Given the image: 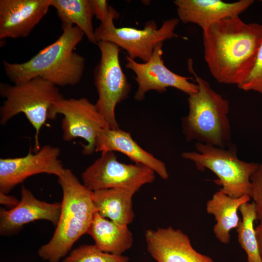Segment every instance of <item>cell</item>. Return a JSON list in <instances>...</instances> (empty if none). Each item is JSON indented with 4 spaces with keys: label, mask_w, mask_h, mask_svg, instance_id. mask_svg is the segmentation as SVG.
Returning <instances> with one entry per match:
<instances>
[{
    "label": "cell",
    "mask_w": 262,
    "mask_h": 262,
    "mask_svg": "<svg viewBox=\"0 0 262 262\" xmlns=\"http://www.w3.org/2000/svg\"><path fill=\"white\" fill-rule=\"evenodd\" d=\"M62 25L78 27L88 40L97 44L93 28L94 16L90 0H50Z\"/></svg>",
    "instance_id": "21"
},
{
    "label": "cell",
    "mask_w": 262,
    "mask_h": 262,
    "mask_svg": "<svg viewBox=\"0 0 262 262\" xmlns=\"http://www.w3.org/2000/svg\"><path fill=\"white\" fill-rule=\"evenodd\" d=\"M155 172L141 164H126L117 160L113 151L101 156L82 173L83 184L89 190L124 188L138 191L144 185L152 182Z\"/></svg>",
    "instance_id": "10"
},
{
    "label": "cell",
    "mask_w": 262,
    "mask_h": 262,
    "mask_svg": "<svg viewBox=\"0 0 262 262\" xmlns=\"http://www.w3.org/2000/svg\"><path fill=\"white\" fill-rule=\"evenodd\" d=\"M242 220L236 229L238 241L247 256V262H262L259 253L254 222L257 220V213L254 202H246L239 209Z\"/></svg>",
    "instance_id": "22"
},
{
    "label": "cell",
    "mask_w": 262,
    "mask_h": 262,
    "mask_svg": "<svg viewBox=\"0 0 262 262\" xmlns=\"http://www.w3.org/2000/svg\"><path fill=\"white\" fill-rule=\"evenodd\" d=\"M163 46V42L158 43L151 57L146 62L138 63L127 55L126 56V67L131 70L136 75L134 79L138 84L134 95L136 100H143L146 94L150 90L163 93L167 88L173 87L189 96L198 90L197 83L189 82L192 78L178 75L164 65L162 58Z\"/></svg>",
    "instance_id": "11"
},
{
    "label": "cell",
    "mask_w": 262,
    "mask_h": 262,
    "mask_svg": "<svg viewBox=\"0 0 262 262\" xmlns=\"http://www.w3.org/2000/svg\"><path fill=\"white\" fill-rule=\"evenodd\" d=\"M93 13L100 23H105L109 18L114 8L109 6L106 0H90Z\"/></svg>",
    "instance_id": "26"
},
{
    "label": "cell",
    "mask_w": 262,
    "mask_h": 262,
    "mask_svg": "<svg viewBox=\"0 0 262 262\" xmlns=\"http://www.w3.org/2000/svg\"><path fill=\"white\" fill-rule=\"evenodd\" d=\"M136 192L134 189L124 188L96 190L93 191V202L101 216L118 224L128 226L135 216L132 198Z\"/></svg>",
    "instance_id": "19"
},
{
    "label": "cell",
    "mask_w": 262,
    "mask_h": 262,
    "mask_svg": "<svg viewBox=\"0 0 262 262\" xmlns=\"http://www.w3.org/2000/svg\"><path fill=\"white\" fill-rule=\"evenodd\" d=\"M61 209V203H48L36 198L28 188L22 186L21 200L15 208L0 209V233L14 234L29 223L45 220L56 226Z\"/></svg>",
    "instance_id": "15"
},
{
    "label": "cell",
    "mask_w": 262,
    "mask_h": 262,
    "mask_svg": "<svg viewBox=\"0 0 262 262\" xmlns=\"http://www.w3.org/2000/svg\"><path fill=\"white\" fill-rule=\"evenodd\" d=\"M50 7V0H0V39L27 37Z\"/></svg>",
    "instance_id": "14"
},
{
    "label": "cell",
    "mask_w": 262,
    "mask_h": 262,
    "mask_svg": "<svg viewBox=\"0 0 262 262\" xmlns=\"http://www.w3.org/2000/svg\"><path fill=\"white\" fill-rule=\"evenodd\" d=\"M197 152H184V159L193 162L197 169H208L218 179L216 183L222 186L219 191L232 198L251 194L250 177L259 166V164L241 160L237 156V148L232 143L226 148L196 142Z\"/></svg>",
    "instance_id": "6"
},
{
    "label": "cell",
    "mask_w": 262,
    "mask_h": 262,
    "mask_svg": "<svg viewBox=\"0 0 262 262\" xmlns=\"http://www.w3.org/2000/svg\"><path fill=\"white\" fill-rule=\"evenodd\" d=\"M0 95L5 98L0 108V123L5 125L18 114L23 113L35 129L34 152L40 148V131L48 119L52 104L63 98L57 86L41 78L13 85L0 83Z\"/></svg>",
    "instance_id": "5"
},
{
    "label": "cell",
    "mask_w": 262,
    "mask_h": 262,
    "mask_svg": "<svg viewBox=\"0 0 262 262\" xmlns=\"http://www.w3.org/2000/svg\"><path fill=\"white\" fill-rule=\"evenodd\" d=\"M58 181L63 191L59 219L51 238L37 252L49 262H59L66 256L74 243L87 233L97 212L93 191L80 182L72 170L65 168Z\"/></svg>",
    "instance_id": "3"
},
{
    "label": "cell",
    "mask_w": 262,
    "mask_h": 262,
    "mask_svg": "<svg viewBox=\"0 0 262 262\" xmlns=\"http://www.w3.org/2000/svg\"><path fill=\"white\" fill-rule=\"evenodd\" d=\"M60 149L45 145L34 153L30 149L23 157L0 159V192L6 194L27 178L46 173L60 176L65 168L59 157Z\"/></svg>",
    "instance_id": "12"
},
{
    "label": "cell",
    "mask_w": 262,
    "mask_h": 262,
    "mask_svg": "<svg viewBox=\"0 0 262 262\" xmlns=\"http://www.w3.org/2000/svg\"><path fill=\"white\" fill-rule=\"evenodd\" d=\"M19 201L14 196L0 192V203L5 206L8 210L15 208L18 205Z\"/></svg>",
    "instance_id": "27"
},
{
    "label": "cell",
    "mask_w": 262,
    "mask_h": 262,
    "mask_svg": "<svg viewBox=\"0 0 262 262\" xmlns=\"http://www.w3.org/2000/svg\"><path fill=\"white\" fill-rule=\"evenodd\" d=\"M147 250L157 262H214L192 246L187 235L169 226L145 232Z\"/></svg>",
    "instance_id": "13"
},
{
    "label": "cell",
    "mask_w": 262,
    "mask_h": 262,
    "mask_svg": "<svg viewBox=\"0 0 262 262\" xmlns=\"http://www.w3.org/2000/svg\"><path fill=\"white\" fill-rule=\"evenodd\" d=\"M255 231L258 241L259 253L262 260V221L256 226Z\"/></svg>",
    "instance_id": "28"
},
{
    "label": "cell",
    "mask_w": 262,
    "mask_h": 262,
    "mask_svg": "<svg viewBox=\"0 0 262 262\" xmlns=\"http://www.w3.org/2000/svg\"><path fill=\"white\" fill-rule=\"evenodd\" d=\"M119 16V13L114 9L108 20L104 23H100L95 30L96 40L97 43L104 41L115 44L125 50L127 56L131 59L137 58L146 62L151 57L158 43L172 38L187 39L174 32L180 22L178 18L164 21L158 29L156 22L150 20L146 23L143 29H137L115 27L114 20Z\"/></svg>",
    "instance_id": "7"
},
{
    "label": "cell",
    "mask_w": 262,
    "mask_h": 262,
    "mask_svg": "<svg viewBox=\"0 0 262 262\" xmlns=\"http://www.w3.org/2000/svg\"><path fill=\"white\" fill-rule=\"evenodd\" d=\"M254 2L240 0L227 2L221 0H175L178 19L182 23H193L202 31L227 17L239 16Z\"/></svg>",
    "instance_id": "16"
},
{
    "label": "cell",
    "mask_w": 262,
    "mask_h": 262,
    "mask_svg": "<svg viewBox=\"0 0 262 262\" xmlns=\"http://www.w3.org/2000/svg\"><path fill=\"white\" fill-rule=\"evenodd\" d=\"M63 33L52 44L21 63L3 61L7 77L14 84L41 77L56 86L75 85L85 69L84 58L74 51L83 33L76 26L62 25Z\"/></svg>",
    "instance_id": "2"
},
{
    "label": "cell",
    "mask_w": 262,
    "mask_h": 262,
    "mask_svg": "<svg viewBox=\"0 0 262 262\" xmlns=\"http://www.w3.org/2000/svg\"><path fill=\"white\" fill-rule=\"evenodd\" d=\"M252 191L250 198L255 203L257 220L262 221V162L250 177Z\"/></svg>",
    "instance_id": "25"
},
{
    "label": "cell",
    "mask_w": 262,
    "mask_h": 262,
    "mask_svg": "<svg viewBox=\"0 0 262 262\" xmlns=\"http://www.w3.org/2000/svg\"><path fill=\"white\" fill-rule=\"evenodd\" d=\"M97 45L101 57L94 71V84L98 94L95 104L109 128L118 129L115 108L118 103L128 98L131 85L120 65L119 53L121 49L109 42H98Z\"/></svg>",
    "instance_id": "8"
},
{
    "label": "cell",
    "mask_w": 262,
    "mask_h": 262,
    "mask_svg": "<svg viewBox=\"0 0 262 262\" xmlns=\"http://www.w3.org/2000/svg\"><path fill=\"white\" fill-rule=\"evenodd\" d=\"M250 199L248 195L232 198L218 191L208 200L206 205V212L214 216L216 223L213 231L215 237L223 244L230 242V231L236 229L241 221L238 210L243 203Z\"/></svg>",
    "instance_id": "20"
},
{
    "label": "cell",
    "mask_w": 262,
    "mask_h": 262,
    "mask_svg": "<svg viewBox=\"0 0 262 262\" xmlns=\"http://www.w3.org/2000/svg\"><path fill=\"white\" fill-rule=\"evenodd\" d=\"M204 58L222 84H242L253 70L262 44V24L239 16L223 19L202 31Z\"/></svg>",
    "instance_id": "1"
},
{
    "label": "cell",
    "mask_w": 262,
    "mask_h": 262,
    "mask_svg": "<svg viewBox=\"0 0 262 262\" xmlns=\"http://www.w3.org/2000/svg\"><path fill=\"white\" fill-rule=\"evenodd\" d=\"M95 151L121 152L135 163L150 167L162 179L166 180L169 177L164 163L141 147L130 133L120 129H101L97 138Z\"/></svg>",
    "instance_id": "17"
},
{
    "label": "cell",
    "mask_w": 262,
    "mask_h": 262,
    "mask_svg": "<svg viewBox=\"0 0 262 262\" xmlns=\"http://www.w3.org/2000/svg\"><path fill=\"white\" fill-rule=\"evenodd\" d=\"M58 114L64 116L61 124L63 139L67 142L77 138L84 139L87 144L82 145V154H92L99 131L109 128L95 104L85 98H63L52 104L48 119H54Z\"/></svg>",
    "instance_id": "9"
},
{
    "label": "cell",
    "mask_w": 262,
    "mask_h": 262,
    "mask_svg": "<svg viewBox=\"0 0 262 262\" xmlns=\"http://www.w3.org/2000/svg\"><path fill=\"white\" fill-rule=\"evenodd\" d=\"M87 234L93 238L94 245L99 249L115 255H122L131 247L133 242L132 234L128 226L116 223L97 212Z\"/></svg>",
    "instance_id": "18"
},
{
    "label": "cell",
    "mask_w": 262,
    "mask_h": 262,
    "mask_svg": "<svg viewBox=\"0 0 262 262\" xmlns=\"http://www.w3.org/2000/svg\"><path fill=\"white\" fill-rule=\"evenodd\" d=\"M62 262H129V258L103 252L94 245H84L72 251Z\"/></svg>",
    "instance_id": "23"
},
{
    "label": "cell",
    "mask_w": 262,
    "mask_h": 262,
    "mask_svg": "<svg viewBox=\"0 0 262 262\" xmlns=\"http://www.w3.org/2000/svg\"><path fill=\"white\" fill-rule=\"evenodd\" d=\"M188 69L198 87L197 93L189 96V112L181 119L182 131L186 140L209 144L226 148L232 143L228 114L229 101L195 72L193 61H188Z\"/></svg>",
    "instance_id": "4"
},
{
    "label": "cell",
    "mask_w": 262,
    "mask_h": 262,
    "mask_svg": "<svg viewBox=\"0 0 262 262\" xmlns=\"http://www.w3.org/2000/svg\"><path fill=\"white\" fill-rule=\"evenodd\" d=\"M238 87L245 91H254L262 95V44L259 49L253 70L244 82Z\"/></svg>",
    "instance_id": "24"
}]
</instances>
